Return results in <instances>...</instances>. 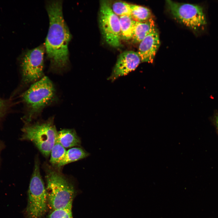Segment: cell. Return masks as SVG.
<instances>
[{
    "instance_id": "6da1fadb",
    "label": "cell",
    "mask_w": 218,
    "mask_h": 218,
    "mask_svg": "<svg viewBox=\"0 0 218 218\" xmlns=\"http://www.w3.org/2000/svg\"><path fill=\"white\" fill-rule=\"evenodd\" d=\"M46 9L49 20L45 47L51 66L61 70L68 65V45L71 36L64 20L61 0H52L47 3Z\"/></svg>"
},
{
    "instance_id": "7a4b0ae2",
    "label": "cell",
    "mask_w": 218,
    "mask_h": 218,
    "mask_svg": "<svg viewBox=\"0 0 218 218\" xmlns=\"http://www.w3.org/2000/svg\"><path fill=\"white\" fill-rule=\"evenodd\" d=\"M55 90L51 81L44 76L32 84L22 95L27 109L26 122L29 123L55 99Z\"/></svg>"
},
{
    "instance_id": "3957f363",
    "label": "cell",
    "mask_w": 218,
    "mask_h": 218,
    "mask_svg": "<svg viewBox=\"0 0 218 218\" xmlns=\"http://www.w3.org/2000/svg\"><path fill=\"white\" fill-rule=\"evenodd\" d=\"M46 188L48 202L53 210L72 207L75 194L73 185L61 173L51 168L46 170Z\"/></svg>"
},
{
    "instance_id": "277c9868",
    "label": "cell",
    "mask_w": 218,
    "mask_h": 218,
    "mask_svg": "<svg viewBox=\"0 0 218 218\" xmlns=\"http://www.w3.org/2000/svg\"><path fill=\"white\" fill-rule=\"evenodd\" d=\"M22 131V140L32 141L45 157L50 155L58 133L53 118L28 125L23 128Z\"/></svg>"
},
{
    "instance_id": "5b68a950",
    "label": "cell",
    "mask_w": 218,
    "mask_h": 218,
    "mask_svg": "<svg viewBox=\"0 0 218 218\" xmlns=\"http://www.w3.org/2000/svg\"><path fill=\"white\" fill-rule=\"evenodd\" d=\"M47 196L41 177L38 160H35L28 191L25 214L27 218H41L47 209Z\"/></svg>"
},
{
    "instance_id": "8992f818",
    "label": "cell",
    "mask_w": 218,
    "mask_h": 218,
    "mask_svg": "<svg viewBox=\"0 0 218 218\" xmlns=\"http://www.w3.org/2000/svg\"><path fill=\"white\" fill-rule=\"evenodd\" d=\"M167 7L174 18L190 28L196 29L206 24L202 8L197 5L166 1Z\"/></svg>"
},
{
    "instance_id": "52a82bcc",
    "label": "cell",
    "mask_w": 218,
    "mask_h": 218,
    "mask_svg": "<svg viewBox=\"0 0 218 218\" xmlns=\"http://www.w3.org/2000/svg\"><path fill=\"white\" fill-rule=\"evenodd\" d=\"M100 27L106 42L114 47H119L121 36L119 17L112 11L108 1L100 2Z\"/></svg>"
},
{
    "instance_id": "ba28073f",
    "label": "cell",
    "mask_w": 218,
    "mask_h": 218,
    "mask_svg": "<svg viewBox=\"0 0 218 218\" xmlns=\"http://www.w3.org/2000/svg\"><path fill=\"white\" fill-rule=\"evenodd\" d=\"M44 51L43 47L40 46L25 54L21 65L22 82L25 84H32L42 78Z\"/></svg>"
},
{
    "instance_id": "9c48e42d",
    "label": "cell",
    "mask_w": 218,
    "mask_h": 218,
    "mask_svg": "<svg viewBox=\"0 0 218 218\" xmlns=\"http://www.w3.org/2000/svg\"><path fill=\"white\" fill-rule=\"evenodd\" d=\"M141 61L137 52L126 51L118 56L111 75L108 79L114 81L118 78L134 70Z\"/></svg>"
},
{
    "instance_id": "30bf717a",
    "label": "cell",
    "mask_w": 218,
    "mask_h": 218,
    "mask_svg": "<svg viewBox=\"0 0 218 218\" xmlns=\"http://www.w3.org/2000/svg\"><path fill=\"white\" fill-rule=\"evenodd\" d=\"M160 44L159 35L157 30L146 36L140 43L137 52L141 61L152 63Z\"/></svg>"
},
{
    "instance_id": "8fae6325",
    "label": "cell",
    "mask_w": 218,
    "mask_h": 218,
    "mask_svg": "<svg viewBox=\"0 0 218 218\" xmlns=\"http://www.w3.org/2000/svg\"><path fill=\"white\" fill-rule=\"evenodd\" d=\"M156 30L155 22L152 18L144 22L136 21L131 38L132 41L135 43H140L148 35Z\"/></svg>"
},
{
    "instance_id": "7c38bea8",
    "label": "cell",
    "mask_w": 218,
    "mask_h": 218,
    "mask_svg": "<svg viewBox=\"0 0 218 218\" xmlns=\"http://www.w3.org/2000/svg\"><path fill=\"white\" fill-rule=\"evenodd\" d=\"M57 138L60 144L65 148L79 146L81 140L75 130L64 129L58 132Z\"/></svg>"
},
{
    "instance_id": "4fadbf2b",
    "label": "cell",
    "mask_w": 218,
    "mask_h": 218,
    "mask_svg": "<svg viewBox=\"0 0 218 218\" xmlns=\"http://www.w3.org/2000/svg\"><path fill=\"white\" fill-rule=\"evenodd\" d=\"M90 154L82 148L75 147L66 151L63 159L57 165L60 167L69 163L85 158L90 155Z\"/></svg>"
},
{
    "instance_id": "5bb4252c",
    "label": "cell",
    "mask_w": 218,
    "mask_h": 218,
    "mask_svg": "<svg viewBox=\"0 0 218 218\" xmlns=\"http://www.w3.org/2000/svg\"><path fill=\"white\" fill-rule=\"evenodd\" d=\"M119 18L121 38L125 40L131 39L136 21L129 16H120Z\"/></svg>"
},
{
    "instance_id": "9a60e30c",
    "label": "cell",
    "mask_w": 218,
    "mask_h": 218,
    "mask_svg": "<svg viewBox=\"0 0 218 218\" xmlns=\"http://www.w3.org/2000/svg\"><path fill=\"white\" fill-rule=\"evenodd\" d=\"M151 14L147 8L131 4V17L136 21L144 22L151 18Z\"/></svg>"
},
{
    "instance_id": "2e32d148",
    "label": "cell",
    "mask_w": 218,
    "mask_h": 218,
    "mask_svg": "<svg viewBox=\"0 0 218 218\" xmlns=\"http://www.w3.org/2000/svg\"><path fill=\"white\" fill-rule=\"evenodd\" d=\"M66 150L59 143L57 138L51 152L50 163L53 165H57L63 159Z\"/></svg>"
},
{
    "instance_id": "e0dca14e",
    "label": "cell",
    "mask_w": 218,
    "mask_h": 218,
    "mask_svg": "<svg viewBox=\"0 0 218 218\" xmlns=\"http://www.w3.org/2000/svg\"><path fill=\"white\" fill-rule=\"evenodd\" d=\"M108 3L113 12L119 17L127 15L131 16V4L120 1Z\"/></svg>"
},
{
    "instance_id": "ac0fdd59",
    "label": "cell",
    "mask_w": 218,
    "mask_h": 218,
    "mask_svg": "<svg viewBox=\"0 0 218 218\" xmlns=\"http://www.w3.org/2000/svg\"><path fill=\"white\" fill-rule=\"evenodd\" d=\"M72 207L53 210L48 218H73Z\"/></svg>"
},
{
    "instance_id": "d6986e66",
    "label": "cell",
    "mask_w": 218,
    "mask_h": 218,
    "mask_svg": "<svg viewBox=\"0 0 218 218\" xmlns=\"http://www.w3.org/2000/svg\"><path fill=\"white\" fill-rule=\"evenodd\" d=\"M6 102L0 98V117L3 114L7 108V105Z\"/></svg>"
},
{
    "instance_id": "ffe728a7",
    "label": "cell",
    "mask_w": 218,
    "mask_h": 218,
    "mask_svg": "<svg viewBox=\"0 0 218 218\" xmlns=\"http://www.w3.org/2000/svg\"><path fill=\"white\" fill-rule=\"evenodd\" d=\"M213 121L218 130V113L215 115L213 118Z\"/></svg>"
}]
</instances>
